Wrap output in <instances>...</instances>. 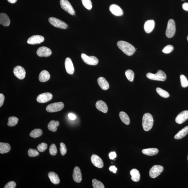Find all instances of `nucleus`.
<instances>
[{
  "label": "nucleus",
  "instance_id": "obj_1",
  "mask_svg": "<svg viewBox=\"0 0 188 188\" xmlns=\"http://www.w3.org/2000/svg\"><path fill=\"white\" fill-rule=\"evenodd\" d=\"M117 45L118 48L128 56H132L136 51V48L133 46L124 41H119Z\"/></svg>",
  "mask_w": 188,
  "mask_h": 188
},
{
  "label": "nucleus",
  "instance_id": "obj_2",
  "mask_svg": "<svg viewBox=\"0 0 188 188\" xmlns=\"http://www.w3.org/2000/svg\"><path fill=\"white\" fill-rule=\"evenodd\" d=\"M154 123L153 117L151 114L146 113L143 115L142 120V125L145 131L148 132L151 130Z\"/></svg>",
  "mask_w": 188,
  "mask_h": 188
},
{
  "label": "nucleus",
  "instance_id": "obj_3",
  "mask_svg": "<svg viewBox=\"0 0 188 188\" xmlns=\"http://www.w3.org/2000/svg\"><path fill=\"white\" fill-rule=\"evenodd\" d=\"M146 76L150 80L158 81H165L167 79L166 75L161 70L158 71L157 73L155 74L149 72L146 74Z\"/></svg>",
  "mask_w": 188,
  "mask_h": 188
},
{
  "label": "nucleus",
  "instance_id": "obj_4",
  "mask_svg": "<svg viewBox=\"0 0 188 188\" xmlns=\"http://www.w3.org/2000/svg\"><path fill=\"white\" fill-rule=\"evenodd\" d=\"M176 32V25L173 19H170L167 23V26L166 31V36L169 38L173 37Z\"/></svg>",
  "mask_w": 188,
  "mask_h": 188
},
{
  "label": "nucleus",
  "instance_id": "obj_5",
  "mask_svg": "<svg viewBox=\"0 0 188 188\" xmlns=\"http://www.w3.org/2000/svg\"><path fill=\"white\" fill-rule=\"evenodd\" d=\"M64 104L62 102H59L50 104L47 106L46 109L47 112L53 113L60 111L64 108Z\"/></svg>",
  "mask_w": 188,
  "mask_h": 188
},
{
  "label": "nucleus",
  "instance_id": "obj_6",
  "mask_svg": "<svg viewBox=\"0 0 188 188\" xmlns=\"http://www.w3.org/2000/svg\"><path fill=\"white\" fill-rule=\"evenodd\" d=\"M48 21L50 24L56 28L66 29L68 27V25L64 22L54 17H50L48 19Z\"/></svg>",
  "mask_w": 188,
  "mask_h": 188
},
{
  "label": "nucleus",
  "instance_id": "obj_7",
  "mask_svg": "<svg viewBox=\"0 0 188 188\" xmlns=\"http://www.w3.org/2000/svg\"><path fill=\"white\" fill-rule=\"evenodd\" d=\"M60 4L61 8L72 15H75V11L70 3L67 0H60Z\"/></svg>",
  "mask_w": 188,
  "mask_h": 188
},
{
  "label": "nucleus",
  "instance_id": "obj_8",
  "mask_svg": "<svg viewBox=\"0 0 188 188\" xmlns=\"http://www.w3.org/2000/svg\"><path fill=\"white\" fill-rule=\"evenodd\" d=\"M81 58L85 64L90 65H96L99 62V60L96 57L93 56H89L84 53H82Z\"/></svg>",
  "mask_w": 188,
  "mask_h": 188
},
{
  "label": "nucleus",
  "instance_id": "obj_9",
  "mask_svg": "<svg viewBox=\"0 0 188 188\" xmlns=\"http://www.w3.org/2000/svg\"><path fill=\"white\" fill-rule=\"evenodd\" d=\"M163 169V167L161 165H154L149 171V176L152 178L157 177L162 173Z\"/></svg>",
  "mask_w": 188,
  "mask_h": 188
},
{
  "label": "nucleus",
  "instance_id": "obj_10",
  "mask_svg": "<svg viewBox=\"0 0 188 188\" xmlns=\"http://www.w3.org/2000/svg\"><path fill=\"white\" fill-rule=\"evenodd\" d=\"M13 72L15 76L20 80L23 79L26 76V71L21 66H18L14 68Z\"/></svg>",
  "mask_w": 188,
  "mask_h": 188
},
{
  "label": "nucleus",
  "instance_id": "obj_11",
  "mask_svg": "<svg viewBox=\"0 0 188 188\" xmlns=\"http://www.w3.org/2000/svg\"><path fill=\"white\" fill-rule=\"evenodd\" d=\"M53 95L51 93H44L39 95L37 98V102L39 103H44L49 102L52 98Z\"/></svg>",
  "mask_w": 188,
  "mask_h": 188
},
{
  "label": "nucleus",
  "instance_id": "obj_12",
  "mask_svg": "<svg viewBox=\"0 0 188 188\" xmlns=\"http://www.w3.org/2000/svg\"><path fill=\"white\" fill-rule=\"evenodd\" d=\"M52 52L49 48L45 47H42L37 50L38 56L40 57H48L52 54Z\"/></svg>",
  "mask_w": 188,
  "mask_h": 188
},
{
  "label": "nucleus",
  "instance_id": "obj_13",
  "mask_svg": "<svg viewBox=\"0 0 188 188\" xmlns=\"http://www.w3.org/2000/svg\"><path fill=\"white\" fill-rule=\"evenodd\" d=\"M44 38L42 36L34 35L29 38L28 39L27 43L28 44L35 45V44H40L43 42Z\"/></svg>",
  "mask_w": 188,
  "mask_h": 188
},
{
  "label": "nucleus",
  "instance_id": "obj_14",
  "mask_svg": "<svg viewBox=\"0 0 188 188\" xmlns=\"http://www.w3.org/2000/svg\"><path fill=\"white\" fill-rule=\"evenodd\" d=\"M91 159L92 163L95 166L99 168H102L103 167V161L98 156L96 155H93Z\"/></svg>",
  "mask_w": 188,
  "mask_h": 188
},
{
  "label": "nucleus",
  "instance_id": "obj_15",
  "mask_svg": "<svg viewBox=\"0 0 188 188\" xmlns=\"http://www.w3.org/2000/svg\"><path fill=\"white\" fill-rule=\"evenodd\" d=\"M188 119V111L184 110L180 113L176 117L175 121L178 124H182Z\"/></svg>",
  "mask_w": 188,
  "mask_h": 188
},
{
  "label": "nucleus",
  "instance_id": "obj_16",
  "mask_svg": "<svg viewBox=\"0 0 188 188\" xmlns=\"http://www.w3.org/2000/svg\"><path fill=\"white\" fill-rule=\"evenodd\" d=\"M110 10L113 15L116 16H121L124 15L122 9L116 4H112L110 5Z\"/></svg>",
  "mask_w": 188,
  "mask_h": 188
},
{
  "label": "nucleus",
  "instance_id": "obj_17",
  "mask_svg": "<svg viewBox=\"0 0 188 188\" xmlns=\"http://www.w3.org/2000/svg\"><path fill=\"white\" fill-rule=\"evenodd\" d=\"M65 67L66 72L70 75L74 73V68L72 60L69 58H66L65 61Z\"/></svg>",
  "mask_w": 188,
  "mask_h": 188
},
{
  "label": "nucleus",
  "instance_id": "obj_18",
  "mask_svg": "<svg viewBox=\"0 0 188 188\" xmlns=\"http://www.w3.org/2000/svg\"><path fill=\"white\" fill-rule=\"evenodd\" d=\"M74 181L77 183H80L82 180V175L81 170L78 167L74 168L72 175Z\"/></svg>",
  "mask_w": 188,
  "mask_h": 188
},
{
  "label": "nucleus",
  "instance_id": "obj_19",
  "mask_svg": "<svg viewBox=\"0 0 188 188\" xmlns=\"http://www.w3.org/2000/svg\"><path fill=\"white\" fill-rule=\"evenodd\" d=\"M96 106L98 110L104 113H106L108 111V106L103 101H97L96 104Z\"/></svg>",
  "mask_w": 188,
  "mask_h": 188
},
{
  "label": "nucleus",
  "instance_id": "obj_20",
  "mask_svg": "<svg viewBox=\"0 0 188 188\" xmlns=\"http://www.w3.org/2000/svg\"><path fill=\"white\" fill-rule=\"evenodd\" d=\"M155 22L153 20H148L145 22L144 25V29L145 32L149 33L154 29Z\"/></svg>",
  "mask_w": 188,
  "mask_h": 188
},
{
  "label": "nucleus",
  "instance_id": "obj_21",
  "mask_svg": "<svg viewBox=\"0 0 188 188\" xmlns=\"http://www.w3.org/2000/svg\"><path fill=\"white\" fill-rule=\"evenodd\" d=\"M97 82L99 86L104 90H106L110 87V85L108 82L103 77H99L98 79Z\"/></svg>",
  "mask_w": 188,
  "mask_h": 188
},
{
  "label": "nucleus",
  "instance_id": "obj_22",
  "mask_svg": "<svg viewBox=\"0 0 188 188\" xmlns=\"http://www.w3.org/2000/svg\"><path fill=\"white\" fill-rule=\"evenodd\" d=\"M0 23L4 26H9L10 24V20L8 16L4 13L0 14Z\"/></svg>",
  "mask_w": 188,
  "mask_h": 188
},
{
  "label": "nucleus",
  "instance_id": "obj_23",
  "mask_svg": "<svg viewBox=\"0 0 188 188\" xmlns=\"http://www.w3.org/2000/svg\"><path fill=\"white\" fill-rule=\"evenodd\" d=\"M50 78V74L47 70H43L39 74V81L42 82H44L48 81Z\"/></svg>",
  "mask_w": 188,
  "mask_h": 188
},
{
  "label": "nucleus",
  "instance_id": "obj_24",
  "mask_svg": "<svg viewBox=\"0 0 188 188\" xmlns=\"http://www.w3.org/2000/svg\"><path fill=\"white\" fill-rule=\"evenodd\" d=\"M48 177L51 182L54 184H59L60 180L59 176L53 172H50L48 173Z\"/></svg>",
  "mask_w": 188,
  "mask_h": 188
},
{
  "label": "nucleus",
  "instance_id": "obj_25",
  "mask_svg": "<svg viewBox=\"0 0 188 188\" xmlns=\"http://www.w3.org/2000/svg\"><path fill=\"white\" fill-rule=\"evenodd\" d=\"M188 134V126L183 128L175 136L174 138L176 140H180L185 137Z\"/></svg>",
  "mask_w": 188,
  "mask_h": 188
},
{
  "label": "nucleus",
  "instance_id": "obj_26",
  "mask_svg": "<svg viewBox=\"0 0 188 188\" xmlns=\"http://www.w3.org/2000/svg\"><path fill=\"white\" fill-rule=\"evenodd\" d=\"M130 174L132 176V181L135 182H138L140 180V174L138 170L134 169L131 170Z\"/></svg>",
  "mask_w": 188,
  "mask_h": 188
},
{
  "label": "nucleus",
  "instance_id": "obj_27",
  "mask_svg": "<svg viewBox=\"0 0 188 188\" xmlns=\"http://www.w3.org/2000/svg\"><path fill=\"white\" fill-rule=\"evenodd\" d=\"M159 151L158 149L156 148H149L143 149L142 152L147 155L153 156L157 154Z\"/></svg>",
  "mask_w": 188,
  "mask_h": 188
},
{
  "label": "nucleus",
  "instance_id": "obj_28",
  "mask_svg": "<svg viewBox=\"0 0 188 188\" xmlns=\"http://www.w3.org/2000/svg\"><path fill=\"white\" fill-rule=\"evenodd\" d=\"M11 147L10 145L7 143H0V153L1 154L9 152L10 151Z\"/></svg>",
  "mask_w": 188,
  "mask_h": 188
},
{
  "label": "nucleus",
  "instance_id": "obj_29",
  "mask_svg": "<svg viewBox=\"0 0 188 188\" xmlns=\"http://www.w3.org/2000/svg\"><path fill=\"white\" fill-rule=\"evenodd\" d=\"M59 125V122L58 121L52 120L50 121L48 125L49 130L52 132H56L57 130V128Z\"/></svg>",
  "mask_w": 188,
  "mask_h": 188
},
{
  "label": "nucleus",
  "instance_id": "obj_30",
  "mask_svg": "<svg viewBox=\"0 0 188 188\" xmlns=\"http://www.w3.org/2000/svg\"><path fill=\"white\" fill-rule=\"evenodd\" d=\"M120 118L122 122L127 125L130 123V119L127 114L124 112H121L119 114Z\"/></svg>",
  "mask_w": 188,
  "mask_h": 188
},
{
  "label": "nucleus",
  "instance_id": "obj_31",
  "mask_svg": "<svg viewBox=\"0 0 188 188\" xmlns=\"http://www.w3.org/2000/svg\"><path fill=\"white\" fill-rule=\"evenodd\" d=\"M43 134V131L40 129H36L34 130L30 134V136L34 138H37L41 136Z\"/></svg>",
  "mask_w": 188,
  "mask_h": 188
},
{
  "label": "nucleus",
  "instance_id": "obj_32",
  "mask_svg": "<svg viewBox=\"0 0 188 188\" xmlns=\"http://www.w3.org/2000/svg\"><path fill=\"white\" fill-rule=\"evenodd\" d=\"M18 118L16 117H10L8 119V122L7 123L8 126H11V127L15 126L18 124Z\"/></svg>",
  "mask_w": 188,
  "mask_h": 188
},
{
  "label": "nucleus",
  "instance_id": "obj_33",
  "mask_svg": "<svg viewBox=\"0 0 188 188\" xmlns=\"http://www.w3.org/2000/svg\"><path fill=\"white\" fill-rule=\"evenodd\" d=\"M156 91L158 94L162 97L167 98L170 96V94L167 91L165 90L162 88H156Z\"/></svg>",
  "mask_w": 188,
  "mask_h": 188
},
{
  "label": "nucleus",
  "instance_id": "obj_34",
  "mask_svg": "<svg viewBox=\"0 0 188 188\" xmlns=\"http://www.w3.org/2000/svg\"><path fill=\"white\" fill-rule=\"evenodd\" d=\"M125 75L128 80L130 82L133 81L134 78V73L132 70L128 69L125 72Z\"/></svg>",
  "mask_w": 188,
  "mask_h": 188
},
{
  "label": "nucleus",
  "instance_id": "obj_35",
  "mask_svg": "<svg viewBox=\"0 0 188 188\" xmlns=\"http://www.w3.org/2000/svg\"><path fill=\"white\" fill-rule=\"evenodd\" d=\"M92 185L94 188H104L105 186L100 181L94 179L92 180Z\"/></svg>",
  "mask_w": 188,
  "mask_h": 188
},
{
  "label": "nucleus",
  "instance_id": "obj_36",
  "mask_svg": "<svg viewBox=\"0 0 188 188\" xmlns=\"http://www.w3.org/2000/svg\"><path fill=\"white\" fill-rule=\"evenodd\" d=\"M180 79L181 86L182 87L185 88L188 86V80L185 76L183 75H180Z\"/></svg>",
  "mask_w": 188,
  "mask_h": 188
},
{
  "label": "nucleus",
  "instance_id": "obj_37",
  "mask_svg": "<svg viewBox=\"0 0 188 188\" xmlns=\"http://www.w3.org/2000/svg\"><path fill=\"white\" fill-rule=\"evenodd\" d=\"M82 3L84 7L88 10H90L92 8V3L91 0H81Z\"/></svg>",
  "mask_w": 188,
  "mask_h": 188
},
{
  "label": "nucleus",
  "instance_id": "obj_38",
  "mask_svg": "<svg viewBox=\"0 0 188 188\" xmlns=\"http://www.w3.org/2000/svg\"><path fill=\"white\" fill-rule=\"evenodd\" d=\"M28 155L30 157H34L39 155V153L37 150L30 148L28 151Z\"/></svg>",
  "mask_w": 188,
  "mask_h": 188
},
{
  "label": "nucleus",
  "instance_id": "obj_39",
  "mask_svg": "<svg viewBox=\"0 0 188 188\" xmlns=\"http://www.w3.org/2000/svg\"><path fill=\"white\" fill-rule=\"evenodd\" d=\"M57 149L56 145L52 144L50 145L49 148L50 154L52 156L56 155L57 153Z\"/></svg>",
  "mask_w": 188,
  "mask_h": 188
},
{
  "label": "nucleus",
  "instance_id": "obj_40",
  "mask_svg": "<svg viewBox=\"0 0 188 188\" xmlns=\"http://www.w3.org/2000/svg\"><path fill=\"white\" fill-rule=\"evenodd\" d=\"M174 49V47L173 46L169 45L166 46L164 47L163 49L162 50L163 52L165 54H169Z\"/></svg>",
  "mask_w": 188,
  "mask_h": 188
},
{
  "label": "nucleus",
  "instance_id": "obj_41",
  "mask_svg": "<svg viewBox=\"0 0 188 188\" xmlns=\"http://www.w3.org/2000/svg\"><path fill=\"white\" fill-rule=\"evenodd\" d=\"M47 143H42L39 144L37 147L38 150L41 152H43L47 149Z\"/></svg>",
  "mask_w": 188,
  "mask_h": 188
},
{
  "label": "nucleus",
  "instance_id": "obj_42",
  "mask_svg": "<svg viewBox=\"0 0 188 188\" xmlns=\"http://www.w3.org/2000/svg\"><path fill=\"white\" fill-rule=\"evenodd\" d=\"M60 151L61 155L64 156L67 153V149L64 143H60Z\"/></svg>",
  "mask_w": 188,
  "mask_h": 188
},
{
  "label": "nucleus",
  "instance_id": "obj_43",
  "mask_svg": "<svg viewBox=\"0 0 188 188\" xmlns=\"http://www.w3.org/2000/svg\"><path fill=\"white\" fill-rule=\"evenodd\" d=\"M16 184L14 181H9L4 186V188H15Z\"/></svg>",
  "mask_w": 188,
  "mask_h": 188
},
{
  "label": "nucleus",
  "instance_id": "obj_44",
  "mask_svg": "<svg viewBox=\"0 0 188 188\" xmlns=\"http://www.w3.org/2000/svg\"><path fill=\"white\" fill-rule=\"evenodd\" d=\"M109 156L110 159H114L117 156L116 152L115 151H112L109 154Z\"/></svg>",
  "mask_w": 188,
  "mask_h": 188
},
{
  "label": "nucleus",
  "instance_id": "obj_45",
  "mask_svg": "<svg viewBox=\"0 0 188 188\" xmlns=\"http://www.w3.org/2000/svg\"><path fill=\"white\" fill-rule=\"evenodd\" d=\"M5 97L3 94H0V107H1L4 104Z\"/></svg>",
  "mask_w": 188,
  "mask_h": 188
},
{
  "label": "nucleus",
  "instance_id": "obj_46",
  "mask_svg": "<svg viewBox=\"0 0 188 188\" xmlns=\"http://www.w3.org/2000/svg\"><path fill=\"white\" fill-rule=\"evenodd\" d=\"M109 169L110 171L113 172L114 173H116L117 171V168L114 165L111 166L109 168Z\"/></svg>",
  "mask_w": 188,
  "mask_h": 188
},
{
  "label": "nucleus",
  "instance_id": "obj_47",
  "mask_svg": "<svg viewBox=\"0 0 188 188\" xmlns=\"http://www.w3.org/2000/svg\"><path fill=\"white\" fill-rule=\"evenodd\" d=\"M68 116L69 119L72 120H74L76 119V116H75V115L73 114L69 113Z\"/></svg>",
  "mask_w": 188,
  "mask_h": 188
},
{
  "label": "nucleus",
  "instance_id": "obj_48",
  "mask_svg": "<svg viewBox=\"0 0 188 188\" xmlns=\"http://www.w3.org/2000/svg\"><path fill=\"white\" fill-rule=\"evenodd\" d=\"M183 9L184 10L188 11V3H184L182 5Z\"/></svg>",
  "mask_w": 188,
  "mask_h": 188
},
{
  "label": "nucleus",
  "instance_id": "obj_49",
  "mask_svg": "<svg viewBox=\"0 0 188 188\" xmlns=\"http://www.w3.org/2000/svg\"><path fill=\"white\" fill-rule=\"evenodd\" d=\"M9 3L14 4L17 2V0H7Z\"/></svg>",
  "mask_w": 188,
  "mask_h": 188
},
{
  "label": "nucleus",
  "instance_id": "obj_50",
  "mask_svg": "<svg viewBox=\"0 0 188 188\" xmlns=\"http://www.w3.org/2000/svg\"><path fill=\"white\" fill-rule=\"evenodd\" d=\"M187 40L188 41V36L187 37Z\"/></svg>",
  "mask_w": 188,
  "mask_h": 188
},
{
  "label": "nucleus",
  "instance_id": "obj_51",
  "mask_svg": "<svg viewBox=\"0 0 188 188\" xmlns=\"http://www.w3.org/2000/svg\"></svg>",
  "mask_w": 188,
  "mask_h": 188
}]
</instances>
